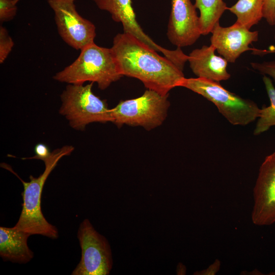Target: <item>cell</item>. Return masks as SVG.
Returning a JSON list of instances; mask_svg holds the SVG:
<instances>
[{"label": "cell", "mask_w": 275, "mask_h": 275, "mask_svg": "<svg viewBox=\"0 0 275 275\" xmlns=\"http://www.w3.org/2000/svg\"><path fill=\"white\" fill-rule=\"evenodd\" d=\"M263 17L270 25H275V0H263Z\"/></svg>", "instance_id": "44dd1931"}, {"label": "cell", "mask_w": 275, "mask_h": 275, "mask_svg": "<svg viewBox=\"0 0 275 275\" xmlns=\"http://www.w3.org/2000/svg\"><path fill=\"white\" fill-rule=\"evenodd\" d=\"M77 238L81 257L71 274H109L113 266L109 244L105 237L95 230L88 219L80 224Z\"/></svg>", "instance_id": "52a82bcc"}, {"label": "cell", "mask_w": 275, "mask_h": 275, "mask_svg": "<svg viewBox=\"0 0 275 275\" xmlns=\"http://www.w3.org/2000/svg\"><path fill=\"white\" fill-rule=\"evenodd\" d=\"M74 149L72 146L66 145L54 150L43 161L45 163L43 173L38 177L30 176L29 182L22 180L10 166L4 163L2 164L3 168L15 174L23 186L22 210L14 227L31 235H41L51 239L58 237L57 228L47 222L42 212L41 195L45 181L59 161L63 157L69 155Z\"/></svg>", "instance_id": "7a4b0ae2"}, {"label": "cell", "mask_w": 275, "mask_h": 275, "mask_svg": "<svg viewBox=\"0 0 275 275\" xmlns=\"http://www.w3.org/2000/svg\"><path fill=\"white\" fill-rule=\"evenodd\" d=\"M252 221L257 226L275 223V151L262 163L253 190Z\"/></svg>", "instance_id": "9c48e42d"}, {"label": "cell", "mask_w": 275, "mask_h": 275, "mask_svg": "<svg viewBox=\"0 0 275 275\" xmlns=\"http://www.w3.org/2000/svg\"><path fill=\"white\" fill-rule=\"evenodd\" d=\"M102 10L108 12L112 19L122 24L124 32L134 36L156 51L161 52L172 61L178 56V51L164 48L154 42L143 31L136 20L131 0H93Z\"/></svg>", "instance_id": "7c38bea8"}, {"label": "cell", "mask_w": 275, "mask_h": 275, "mask_svg": "<svg viewBox=\"0 0 275 275\" xmlns=\"http://www.w3.org/2000/svg\"><path fill=\"white\" fill-rule=\"evenodd\" d=\"M219 261H216L209 267V268L204 271L199 272L198 274H212V273H215L219 268Z\"/></svg>", "instance_id": "603a6c76"}, {"label": "cell", "mask_w": 275, "mask_h": 275, "mask_svg": "<svg viewBox=\"0 0 275 275\" xmlns=\"http://www.w3.org/2000/svg\"><path fill=\"white\" fill-rule=\"evenodd\" d=\"M168 26L169 40L177 47L194 44L201 35L199 17L190 0H172Z\"/></svg>", "instance_id": "30bf717a"}, {"label": "cell", "mask_w": 275, "mask_h": 275, "mask_svg": "<svg viewBox=\"0 0 275 275\" xmlns=\"http://www.w3.org/2000/svg\"><path fill=\"white\" fill-rule=\"evenodd\" d=\"M181 87L212 102L219 112L234 125H246L259 116L260 108L255 102L230 92L219 82L200 77L184 78Z\"/></svg>", "instance_id": "277c9868"}, {"label": "cell", "mask_w": 275, "mask_h": 275, "mask_svg": "<svg viewBox=\"0 0 275 275\" xmlns=\"http://www.w3.org/2000/svg\"><path fill=\"white\" fill-rule=\"evenodd\" d=\"M111 49L121 74L139 79L147 89L167 95L185 78L171 60L130 34L116 35Z\"/></svg>", "instance_id": "6da1fadb"}, {"label": "cell", "mask_w": 275, "mask_h": 275, "mask_svg": "<svg viewBox=\"0 0 275 275\" xmlns=\"http://www.w3.org/2000/svg\"><path fill=\"white\" fill-rule=\"evenodd\" d=\"M34 152L35 153V156L23 159H37L44 161L51 153L48 146L42 143H39L35 145Z\"/></svg>", "instance_id": "7402d4cb"}, {"label": "cell", "mask_w": 275, "mask_h": 275, "mask_svg": "<svg viewBox=\"0 0 275 275\" xmlns=\"http://www.w3.org/2000/svg\"><path fill=\"white\" fill-rule=\"evenodd\" d=\"M211 44L218 53L228 62L234 63L243 52L256 48L249 46L258 40V32L250 30L235 22L233 25L224 27L216 23L211 32Z\"/></svg>", "instance_id": "8fae6325"}, {"label": "cell", "mask_w": 275, "mask_h": 275, "mask_svg": "<svg viewBox=\"0 0 275 275\" xmlns=\"http://www.w3.org/2000/svg\"><path fill=\"white\" fill-rule=\"evenodd\" d=\"M270 53H275V49H269L268 50H260L258 49L256 52V54H266Z\"/></svg>", "instance_id": "cb8c5ba5"}, {"label": "cell", "mask_w": 275, "mask_h": 275, "mask_svg": "<svg viewBox=\"0 0 275 275\" xmlns=\"http://www.w3.org/2000/svg\"><path fill=\"white\" fill-rule=\"evenodd\" d=\"M14 43L8 34L7 29L3 26H0V63L6 60L11 51Z\"/></svg>", "instance_id": "ac0fdd59"}, {"label": "cell", "mask_w": 275, "mask_h": 275, "mask_svg": "<svg viewBox=\"0 0 275 275\" xmlns=\"http://www.w3.org/2000/svg\"><path fill=\"white\" fill-rule=\"evenodd\" d=\"M250 65L253 69L263 75L271 77L275 83V60L263 62H252Z\"/></svg>", "instance_id": "ffe728a7"}, {"label": "cell", "mask_w": 275, "mask_h": 275, "mask_svg": "<svg viewBox=\"0 0 275 275\" xmlns=\"http://www.w3.org/2000/svg\"><path fill=\"white\" fill-rule=\"evenodd\" d=\"M274 40H275V34H274Z\"/></svg>", "instance_id": "d4e9b609"}, {"label": "cell", "mask_w": 275, "mask_h": 275, "mask_svg": "<svg viewBox=\"0 0 275 275\" xmlns=\"http://www.w3.org/2000/svg\"><path fill=\"white\" fill-rule=\"evenodd\" d=\"M123 76L120 73L111 48L92 43L80 50L78 58L53 76L54 80L68 84L96 82L104 90Z\"/></svg>", "instance_id": "3957f363"}, {"label": "cell", "mask_w": 275, "mask_h": 275, "mask_svg": "<svg viewBox=\"0 0 275 275\" xmlns=\"http://www.w3.org/2000/svg\"><path fill=\"white\" fill-rule=\"evenodd\" d=\"M263 0H238L227 10L235 15L236 22L249 30L263 17Z\"/></svg>", "instance_id": "2e32d148"}, {"label": "cell", "mask_w": 275, "mask_h": 275, "mask_svg": "<svg viewBox=\"0 0 275 275\" xmlns=\"http://www.w3.org/2000/svg\"><path fill=\"white\" fill-rule=\"evenodd\" d=\"M19 0H0V21H8L16 14V4Z\"/></svg>", "instance_id": "d6986e66"}, {"label": "cell", "mask_w": 275, "mask_h": 275, "mask_svg": "<svg viewBox=\"0 0 275 275\" xmlns=\"http://www.w3.org/2000/svg\"><path fill=\"white\" fill-rule=\"evenodd\" d=\"M31 235L15 227H0V256L4 260L26 263L33 258V252L28 245Z\"/></svg>", "instance_id": "5bb4252c"}, {"label": "cell", "mask_w": 275, "mask_h": 275, "mask_svg": "<svg viewBox=\"0 0 275 275\" xmlns=\"http://www.w3.org/2000/svg\"><path fill=\"white\" fill-rule=\"evenodd\" d=\"M267 94L270 100L268 106H263L260 111V115L254 130V134L257 135L275 126V88L271 78L264 75L263 77Z\"/></svg>", "instance_id": "e0dca14e"}, {"label": "cell", "mask_w": 275, "mask_h": 275, "mask_svg": "<svg viewBox=\"0 0 275 275\" xmlns=\"http://www.w3.org/2000/svg\"></svg>", "instance_id": "484cf974"}, {"label": "cell", "mask_w": 275, "mask_h": 275, "mask_svg": "<svg viewBox=\"0 0 275 275\" xmlns=\"http://www.w3.org/2000/svg\"><path fill=\"white\" fill-rule=\"evenodd\" d=\"M215 47L203 45L193 50L188 56V61L193 73L198 77L220 82L229 79L231 75L227 67L228 62L215 53Z\"/></svg>", "instance_id": "4fadbf2b"}, {"label": "cell", "mask_w": 275, "mask_h": 275, "mask_svg": "<svg viewBox=\"0 0 275 275\" xmlns=\"http://www.w3.org/2000/svg\"><path fill=\"white\" fill-rule=\"evenodd\" d=\"M54 14L58 31L70 46L81 50L94 43L96 28L77 12L74 0H48Z\"/></svg>", "instance_id": "ba28073f"}, {"label": "cell", "mask_w": 275, "mask_h": 275, "mask_svg": "<svg viewBox=\"0 0 275 275\" xmlns=\"http://www.w3.org/2000/svg\"><path fill=\"white\" fill-rule=\"evenodd\" d=\"M93 83L68 84L61 95L59 113L65 117L74 129L83 130L93 122H113L106 101L93 93Z\"/></svg>", "instance_id": "5b68a950"}, {"label": "cell", "mask_w": 275, "mask_h": 275, "mask_svg": "<svg viewBox=\"0 0 275 275\" xmlns=\"http://www.w3.org/2000/svg\"><path fill=\"white\" fill-rule=\"evenodd\" d=\"M195 6L200 11L199 27L202 35L211 33L224 12L227 10L223 0H195Z\"/></svg>", "instance_id": "9a60e30c"}, {"label": "cell", "mask_w": 275, "mask_h": 275, "mask_svg": "<svg viewBox=\"0 0 275 275\" xmlns=\"http://www.w3.org/2000/svg\"><path fill=\"white\" fill-rule=\"evenodd\" d=\"M168 96L147 89L138 98L121 101L110 109L113 122L118 127L126 124L154 129L167 117L170 106Z\"/></svg>", "instance_id": "8992f818"}]
</instances>
